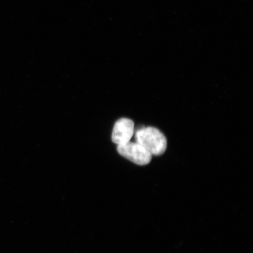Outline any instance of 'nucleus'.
Segmentation results:
<instances>
[{"instance_id": "obj_2", "label": "nucleus", "mask_w": 253, "mask_h": 253, "mask_svg": "<svg viewBox=\"0 0 253 253\" xmlns=\"http://www.w3.org/2000/svg\"><path fill=\"white\" fill-rule=\"evenodd\" d=\"M117 150L120 156L140 166H146L150 163L153 156L137 142L129 141L127 143L118 145Z\"/></svg>"}, {"instance_id": "obj_3", "label": "nucleus", "mask_w": 253, "mask_h": 253, "mask_svg": "<svg viewBox=\"0 0 253 253\" xmlns=\"http://www.w3.org/2000/svg\"><path fill=\"white\" fill-rule=\"evenodd\" d=\"M134 132V123L132 120L122 118L114 126L112 140L114 143L121 145L130 141Z\"/></svg>"}, {"instance_id": "obj_1", "label": "nucleus", "mask_w": 253, "mask_h": 253, "mask_svg": "<svg viewBox=\"0 0 253 253\" xmlns=\"http://www.w3.org/2000/svg\"><path fill=\"white\" fill-rule=\"evenodd\" d=\"M136 142L144 147L152 156H161L167 148L166 136L159 129L148 126L138 129L135 132Z\"/></svg>"}]
</instances>
